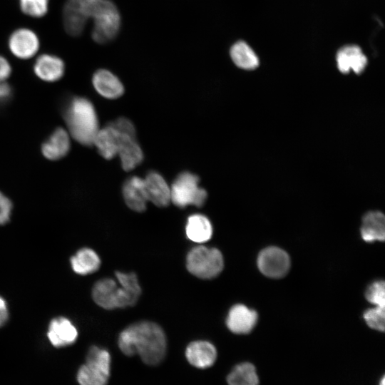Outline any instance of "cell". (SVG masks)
I'll list each match as a JSON object with an SVG mask.
<instances>
[{"mask_svg": "<svg viewBox=\"0 0 385 385\" xmlns=\"http://www.w3.org/2000/svg\"><path fill=\"white\" fill-rule=\"evenodd\" d=\"M96 91L103 97L115 99L124 92L123 85L113 73L106 69L96 71L92 78Z\"/></svg>", "mask_w": 385, "mask_h": 385, "instance_id": "cell-18", "label": "cell"}, {"mask_svg": "<svg viewBox=\"0 0 385 385\" xmlns=\"http://www.w3.org/2000/svg\"><path fill=\"white\" fill-rule=\"evenodd\" d=\"M72 270L78 274L86 275L97 271L101 265V260L92 249L84 247L71 257Z\"/></svg>", "mask_w": 385, "mask_h": 385, "instance_id": "cell-24", "label": "cell"}, {"mask_svg": "<svg viewBox=\"0 0 385 385\" xmlns=\"http://www.w3.org/2000/svg\"><path fill=\"white\" fill-rule=\"evenodd\" d=\"M361 234L366 242L383 241L385 237V218L379 211L366 213L362 220Z\"/></svg>", "mask_w": 385, "mask_h": 385, "instance_id": "cell-22", "label": "cell"}, {"mask_svg": "<svg viewBox=\"0 0 385 385\" xmlns=\"http://www.w3.org/2000/svg\"><path fill=\"white\" fill-rule=\"evenodd\" d=\"M119 133L118 155L120 157L122 168L125 170L129 171L134 169L143 161V153L136 140L135 134L122 132H119Z\"/></svg>", "mask_w": 385, "mask_h": 385, "instance_id": "cell-11", "label": "cell"}, {"mask_svg": "<svg viewBox=\"0 0 385 385\" xmlns=\"http://www.w3.org/2000/svg\"><path fill=\"white\" fill-rule=\"evenodd\" d=\"M364 317L371 328L381 332L384 330V308L375 307L369 309L364 312Z\"/></svg>", "mask_w": 385, "mask_h": 385, "instance_id": "cell-29", "label": "cell"}, {"mask_svg": "<svg viewBox=\"0 0 385 385\" xmlns=\"http://www.w3.org/2000/svg\"><path fill=\"white\" fill-rule=\"evenodd\" d=\"M65 122L72 137L84 145L93 144L99 130L98 120L92 103L83 97H73L63 110Z\"/></svg>", "mask_w": 385, "mask_h": 385, "instance_id": "cell-4", "label": "cell"}, {"mask_svg": "<svg viewBox=\"0 0 385 385\" xmlns=\"http://www.w3.org/2000/svg\"><path fill=\"white\" fill-rule=\"evenodd\" d=\"M339 70L344 73L352 70L356 73H361L367 64V58L361 49L356 45L341 48L336 56Z\"/></svg>", "mask_w": 385, "mask_h": 385, "instance_id": "cell-16", "label": "cell"}, {"mask_svg": "<svg viewBox=\"0 0 385 385\" xmlns=\"http://www.w3.org/2000/svg\"><path fill=\"white\" fill-rule=\"evenodd\" d=\"M120 140L119 132L111 124L99 129L93 145L104 158L111 160L118 155Z\"/></svg>", "mask_w": 385, "mask_h": 385, "instance_id": "cell-20", "label": "cell"}, {"mask_svg": "<svg viewBox=\"0 0 385 385\" xmlns=\"http://www.w3.org/2000/svg\"><path fill=\"white\" fill-rule=\"evenodd\" d=\"M49 0H19L21 11L26 15L41 18L48 11Z\"/></svg>", "mask_w": 385, "mask_h": 385, "instance_id": "cell-27", "label": "cell"}, {"mask_svg": "<svg viewBox=\"0 0 385 385\" xmlns=\"http://www.w3.org/2000/svg\"><path fill=\"white\" fill-rule=\"evenodd\" d=\"M111 355L103 349L93 346L90 348L86 363L78 371L77 381L80 385H106L111 373Z\"/></svg>", "mask_w": 385, "mask_h": 385, "instance_id": "cell-6", "label": "cell"}, {"mask_svg": "<svg viewBox=\"0 0 385 385\" xmlns=\"http://www.w3.org/2000/svg\"><path fill=\"white\" fill-rule=\"evenodd\" d=\"M84 17L93 20V40L101 44L113 40L121 24L119 11L111 0H77Z\"/></svg>", "mask_w": 385, "mask_h": 385, "instance_id": "cell-3", "label": "cell"}, {"mask_svg": "<svg viewBox=\"0 0 385 385\" xmlns=\"http://www.w3.org/2000/svg\"><path fill=\"white\" fill-rule=\"evenodd\" d=\"M199 178L190 172H183L170 187V202L178 207L188 205L202 207L207 197L206 190L199 186Z\"/></svg>", "mask_w": 385, "mask_h": 385, "instance_id": "cell-7", "label": "cell"}, {"mask_svg": "<svg viewBox=\"0 0 385 385\" xmlns=\"http://www.w3.org/2000/svg\"><path fill=\"white\" fill-rule=\"evenodd\" d=\"M123 196L128 207L141 212L145 210L147 202L144 180L138 176L128 178L123 185Z\"/></svg>", "mask_w": 385, "mask_h": 385, "instance_id": "cell-17", "label": "cell"}, {"mask_svg": "<svg viewBox=\"0 0 385 385\" xmlns=\"http://www.w3.org/2000/svg\"><path fill=\"white\" fill-rule=\"evenodd\" d=\"M9 319V311L6 301L0 296V327L4 325Z\"/></svg>", "mask_w": 385, "mask_h": 385, "instance_id": "cell-32", "label": "cell"}, {"mask_svg": "<svg viewBox=\"0 0 385 385\" xmlns=\"http://www.w3.org/2000/svg\"><path fill=\"white\" fill-rule=\"evenodd\" d=\"M118 342L124 354H138L148 365L158 364L166 353L165 334L163 329L153 322L140 321L128 326L119 334Z\"/></svg>", "mask_w": 385, "mask_h": 385, "instance_id": "cell-1", "label": "cell"}, {"mask_svg": "<svg viewBox=\"0 0 385 385\" xmlns=\"http://www.w3.org/2000/svg\"><path fill=\"white\" fill-rule=\"evenodd\" d=\"M36 34L28 28H19L9 36L8 46L11 53L20 59L33 57L39 48Z\"/></svg>", "mask_w": 385, "mask_h": 385, "instance_id": "cell-9", "label": "cell"}, {"mask_svg": "<svg viewBox=\"0 0 385 385\" xmlns=\"http://www.w3.org/2000/svg\"><path fill=\"white\" fill-rule=\"evenodd\" d=\"M11 73V67L8 60L0 55V83L5 82Z\"/></svg>", "mask_w": 385, "mask_h": 385, "instance_id": "cell-31", "label": "cell"}, {"mask_svg": "<svg viewBox=\"0 0 385 385\" xmlns=\"http://www.w3.org/2000/svg\"><path fill=\"white\" fill-rule=\"evenodd\" d=\"M68 132L62 128H56L43 143L41 151L48 160H56L64 157L70 150Z\"/></svg>", "mask_w": 385, "mask_h": 385, "instance_id": "cell-19", "label": "cell"}, {"mask_svg": "<svg viewBox=\"0 0 385 385\" xmlns=\"http://www.w3.org/2000/svg\"><path fill=\"white\" fill-rule=\"evenodd\" d=\"M227 383L228 385H258L255 366L247 362L235 366L227 376Z\"/></svg>", "mask_w": 385, "mask_h": 385, "instance_id": "cell-26", "label": "cell"}, {"mask_svg": "<svg viewBox=\"0 0 385 385\" xmlns=\"http://www.w3.org/2000/svg\"><path fill=\"white\" fill-rule=\"evenodd\" d=\"M62 16L63 27L68 34L78 36L83 33L87 20L81 11L76 0H66Z\"/></svg>", "mask_w": 385, "mask_h": 385, "instance_id": "cell-21", "label": "cell"}, {"mask_svg": "<svg viewBox=\"0 0 385 385\" xmlns=\"http://www.w3.org/2000/svg\"><path fill=\"white\" fill-rule=\"evenodd\" d=\"M289 264L288 255L276 247L263 250L257 259V265L261 272L272 278L284 276L289 268Z\"/></svg>", "mask_w": 385, "mask_h": 385, "instance_id": "cell-8", "label": "cell"}, {"mask_svg": "<svg viewBox=\"0 0 385 385\" xmlns=\"http://www.w3.org/2000/svg\"><path fill=\"white\" fill-rule=\"evenodd\" d=\"M12 210L11 200L0 192V225L9 221Z\"/></svg>", "mask_w": 385, "mask_h": 385, "instance_id": "cell-30", "label": "cell"}, {"mask_svg": "<svg viewBox=\"0 0 385 385\" xmlns=\"http://www.w3.org/2000/svg\"><path fill=\"white\" fill-rule=\"evenodd\" d=\"M116 280L104 278L96 282L92 289L94 302L106 309L125 308L138 302L141 288L134 272H115Z\"/></svg>", "mask_w": 385, "mask_h": 385, "instance_id": "cell-2", "label": "cell"}, {"mask_svg": "<svg viewBox=\"0 0 385 385\" xmlns=\"http://www.w3.org/2000/svg\"><path fill=\"white\" fill-rule=\"evenodd\" d=\"M366 299L376 307H385V284L384 281H377L371 284L366 292Z\"/></svg>", "mask_w": 385, "mask_h": 385, "instance_id": "cell-28", "label": "cell"}, {"mask_svg": "<svg viewBox=\"0 0 385 385\" xmlns=\"http://www.w3.org/2000/svg\"><path fill=\"white\" fill-rule=\"evenodd\" d=\"M33 68L35 75L41 80L54 82L63 76L65 64L60 57L44 53L36 59Z\"/></svg>", "mask_w": 385, "mask_h": 385, "instance_id": "cell-13", "label": "cell"}, {"mask_svg": "<svg viewBox=\"0 0 385 385\" xmlns=\"http://www.w3.org/2000/svg\"><path fill=\"white\" fill-rule=\"evenodd\" d=\"M257 314L243 304H236L229 311L226 324L235 334H247L255 327Z\"/></svg>", "mask_w": 385, "mask_h": 385, "instance_id": "cell-14", "label": "cell"}, {"mask_svg": "<svg viewBox=\"0 0 385 385\" xmlns=\"http://www.w3.org/2000/svg\"><path fill=\"white\" fill-rule=\"evenodd\" d=\"M47 337L53 346L63 347L69 346L76 341L78 331L68 319L58 317L50 322Z\"/></svg>", "mask_w": 385, "mask_h": 385, "instance_id": "cell-10", "label": "cell"}, {"mask_svg": "<svg viewBox=\"0 0 385 385\" xmlns=\"http://www.w3.org/2000/svg\"><path fill=\"white\" fill-rule=\"evenodd\" d=\"M230 57L234 63L240 68L252 70L259 66L257 56L245 41H239L230 48Z\"/></svg>", "mask_w": 385, "mask_h": 385, "instance_id": "cell-25", "label": "cell"}, {"mask_svg": "<svg viewBox=\"0 0 385 385\" xmlns=\"http://www.w3.org/2000/svg\"><path fill=\"white\" fill-rule=\"evenodd\" d=\"M186 267L189 272L196 277L209 279L217 277L222 272L224 260L219 250L198 245L188 253Z\"/></svg>", "mask_w": 385, "mask_h": 385, "instance_id": "cell-5", "label": "cell"}, {"mask_svg": "<svg viewBox=\"0 0 385 385\" xmlns=\"http://www.w3.org/2000/svg\"><path fill=\"white\" fill-rule=\"evenodd\" d=\"M144 180V188L148 201L160 207L170 202V188L158 173L150 172Z\"/></svg>", "mask_w": 385, "mask_h": 385, "instance_id": "cell-12", "label": "cell"}, {"mask_svg": "<svg viewBox=\"0 0 385 385\" xmlns=\"http://www.w3.org/2000/svg\"><path fill=\"white\" fill-rule=\"evenodd\" d=\"M185 232L190 240L196 243H204L211 238L212 226L206 216L194 214L188 218Z\"/></svg>", "mask_w": 385, "mask_h": 385, "instance_id": "cell-23", "label": "cell"}, {"mask_svg": "<svg viewBox=\"0 0 385 385\" xmlns=\"http://www.w3.org/2000/svg\"><path fill=\"white\" fill-rule=\"evenodd\" d=\"M380 385H385V379H384V377H383L382 379L381 380Z\"/></svg>", "mask_w": 385, "mask_h": 385, "instance_id": "cell-33", "label": "cell"}, {"mask_svg": "<svg viewBox=\"0 0 385 385\" xmlns=\"http://www.w3.org/2000/svg\"><path fill=\"white\" fill-rule=\"evenodd\" d=\"M188 362L199 369L211 366L217 358L215 346L207 341H195L188 344L185 351Z\"/></svg>", "mask_w": 385, "mask_h": 385, "instance_id": "cell-15", "label": "cell"}]
</instances>
